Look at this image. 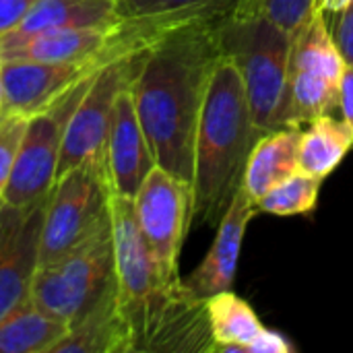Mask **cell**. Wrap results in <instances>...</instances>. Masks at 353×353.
Returning <instances> with one entry per match:
<instances>
[{
  "instance_id": "6da1fadb",
  "label": "cell",
  "mask_w": 353,
  "mask_h": 353,
  "mask_svg": "<svg viewBox=\"0 0 353 353\" xmlns=\"http://www.w3.org/2000/svg\"><path fill=\"white\" fill-rule=\"evenodd\" d=\"M221 21H192L155 41L130 83L134 105L165 172L192 184L194 141L217 60Z\"/></svg>"
},
{
  "instance_id": "7a4b0ae2",
  "label": "cell",
  "mask_w": 353,
  "mask_h": 353,
  "mask_svg": "<svg viewBox=\"0 0 353 353\" xmlns=\"http://www.w3.org/2000/svg\"><path fill=\"white\" fill-rule=\"evenodd\" d=\"M120 310L130 353H217L205 300L157 265L128 196L110 199Z\"/></svg>"
},
{
  "instance_id": "3957f363",
  "label": "cell",
  "mask_w": 353,
  "mask_h": 353,
  "mask_svg": "<svg viewBox=\"0 0 353 353\" xmlns=\"http://www.w3.org/2000/svg\"><path fill=\"white\" fill-rule=\"evenodd\" d=\"M259 137L242 74L221 54L196 128L192 221L217 228L244 182L246 163Z\"/></svg>"
},
{
  "instance_id": "277c9868",
  "label": "cell",
  "mask_w": 353,
  "mask_h": 353,
  "mask_svg": "<svg viewBox=\"0 0 353 353\" xmlns=\"http://www.w3.org/2000/svg\"><path fill=\"white\" fill-rule=\"evenodd\" d=\"M221 54L242 74L261 134L285 126L288 68L294 33L259 12H234L219 23Z\"/></svg>"
},
{
  "instance_id": "5b68a950",
  "label": "cell",
  "mask_w": 353,
  "mask_h": 353,
  "mask_svg": "<svg viewBox=\"0 0 353 353\" xmlns=\"http://www.w3.org/2000/svg\"><path fill=\"white\" fill-rule=\"evenodd\" d=\"M118 288L112 217L108 215L83 242L60 259L39 265L31 298L68 325Z\"/></svg>"
},
{
  "instance_id": "8992f818",
  "label": "cell",
  "mask_w": 353,
  "mask_h": 353,
  "mask_svg": "<svg viewBox=\"0 0 353 353\" xmlns=\"http://www.w3.org/2000/svg\"><path fill=\"white\" fill-rule=\"evenodd\" d=\"M345 66L327 17L316 4L294 33L288 68L285 126L302 128L319 116H339V85Z\"/></svg>"
},
{
  "instance_id": "52a82bcc",
  "label": "cell",
  "mask_w": 353,
  "mask_h": 353,
  "mask_svg": "<svg viewBox=\"0 0 353 353\" xmlns=\"http://www.w3.org/2000/svg\"><path fill=\"white\" fill-rule=\"evenodd\" d=\"M105 155L85 159L62 174L46 201L39 265H48L83 242L110 215Z\"/></svg>"
},
{
  "instance_id": "ba28073f",
  "label": "cell",
  "mask_w": 353,
  "mask_h": 353,
  "mask_svg": "<svg viewBox=\"0 0 353 353\" xmlns=\"http://www.w3.org/2000/svg\"><path fill=\"white\" fill-rule=\"evenodd\" d=\"M95 74L85 77L52 105L27 120V128L17 151L14 168L0 205L31 207L48 199L56 182L58 159L68 120Z\"/></svg>"
},
{
  "instance_id": "9c48e42d",
  "label": "cell",
  "mask_w": 353,
  "mask_h": 353,
  "mask_svg": "<svg viewBox=\"0 0 353 353\" xmlns=\"http://www.w3.org/2000/svg\"><path fill=\"white\" fill-rule=\"evenodd\" d=\"M139 228L168 279H182L178 259L192 221V184L155 165L132 199Z\"/></svg>"
},
{
  "instance_id": "30bf717a",
  "label": "cell",
  "mask_w": 353,
  "mask_h": 353,
  "mask_svg": "<svg viewBox=\"0 0 353 353\" xmlns=\"http://www.w3.org/2000/svg\"><path fill=\"white\" fill-rule=\"evenodd\" d=\"M147 50L114 60L95 74V79L87 87L83 99L77 103L68 120L58 159L56 180L74 165L83 163L85 159L105 155V141L114 112V101L118 93L134 81Z\"/></svg>"
},
{
  "instance_id": "8fae6325",
  "label": "cell",
  "mask_w": 353,
  "mask_h": 353,
  "mask_svg": "<svg viewBox=\"0 0 353 353\" xmlns=\"http://www.w3.org/2000/svg\"><path fill=\"white\" fill-rule=\"evenodd\" d=\"M46 201L31 207L0 205V321L31 292Z\"/></svg>"
},
{
  "instance_id": "7c38bea8",
  "label": "cell",
  "mask_w": 353,
  "mask_h": 353,
  "mask_svg": "<svg viewBox=\"0 0 353 353\" xmlns=\"http://www.w3.org/2000/svg\"><path fill=\"white\" fill-rule=\"evenodd\" d=\"M2 62V60H0ZM103 66L95 60L79 62H37V60H8L2 62L4 110L2 114H17L31 118L62 97L72 85L99 72Z\"/></svg>"
},
{
  "instance_id": "4fadbf2b",
  "label": "cell",
  "mask_w": 353,
  "mask_h": 353,
  "mask_svg": "<svg viewBox=\"0 0 353 353\" xmlns=\"http://www.w3.org/2000/svg\"><path fill=\"white\" fill-rule=\"evenodd\" d=\"M157 165L147 134L143 130L130 85L116 101L105 141V168L112 194L134 199L149 172Z\"/></svg>"
},
{
  "instance_id": "5bb4252c",
  "label": "cell",
  "mask_w": 353,
  "mask_h": 353,
  "mask_svg": "<svg viewBox=\"0 0 353 353\" xmlns=\"http://www.w3.org/2000/svg\"><path fill=\"white\" fill-rule=\"evenodd\" d=\"M256 213V203L248 196L244 186H240L228 211L217 223V236L211 250L207 252L203 263L186 279H182L186 290L194 298L209 300L211 296L230 292L234 288L246 228Z\"/></svg>"
},
{
  "instance_id": "9a60e30c",
  "label": "cell",
  "mask_w": 353,
  "mask_h": 353,
  "mask_svg": "<svg viewBox=\"0 0 353 353\" xmlns=\"http://www.w3.org/2000/svg\"><path fill=\"white\" fill-rule=\"evenodd\" d=\"M217 353H294L281 333L263 325L252 306L232 290L205 300Z\"/></svg>"
},
{
  "instance_id": "2e32d148",
  "label": "cell",
  "mask_w": 353,
  "mask_h": 353,
  "mask_svg": "<svg viewBox=\"0 0 353 353\" xmlns=\"http://www.w3.org/2000/svg\"><path fill=\"white\" fill-rule=\"evenodd\" d=\"M120 19L118 0H37L21 23L0 37V46L52 29H108Z\"/></svg>"
},
{
  "instance_id": "e0dca14e",
  "label": "cell",
  "mask_w": 353,
  "mask_h": 353,
  "mask_svg": "<svg viewBox=\"0 0 353 353\" xmlns=\"http://www.w3.org/2000/svg\"><path fill=\"white\" fill-rule=\"evenodd\" d=\"M302 128L288 126L269 130L259 137L244 172V190L259 203L271 188L300 170Z\"/></svg>"
},
{
  "instance_id": "ac0fdd59",
  "label": "cell",
  "mask_w": 353,
  "mask_h": 353,
  "mask_svg": "<svg viewBox=\"0 0 353 353\" xmlns=\"http://www.w3.org/2000/svg\"><path fill=\"white\" fill-rule=\"evenodd\" d=\"M52 353H130L118 288L70 323L66 337Z\"/></svg>"
},
{
  "instance_id": "d6986e66",
  "label": "cell",
  "mask_w": 353,
  "mask_h": 353,
  "mask_svg": "<svg viewBox=\"0 0 353 353\" xmlns=\"http://www.w3.org/2000/svg\"><path fill=\"white\" fill-rule=\"evenodd\" d=\"M70 325L43 310L31 292L0 321V353H52Z\"/></svg>"
},
{
  "instance_id": "ffe728a7",
  "label": "cell",
  "mask_w": 353,
  "mask_h": 353,
  "mask_svg": "<svg viewBox=\"0 0 353 353\" xmlns=\"http://www.w3.org/2000/svg\"><path fill=\"white\" fill-rule=\"evenodd\" d=\"M353 147V126L341 116H319L300 139V170L327 178Z\"/></svg>"
},
{
  "instance_id": "44dd1931",
  "label": "cell",
  "mask_w": 353,
  "mask_h": 353,
  "mask_svg": "<svg viewBox=\"0 0 353 353\" xmlns=\"http://www.w3.org/2000/svg\"><path fill=\"white\" fill-rule=\"evenodd\" d=\"M323 178L298 170L275 188H271L263 199H259L256 209L261 213H271L279 217L306 215L316 209Z\"/></svg>"
},
{
  "instance_id": "7402d4cb",
  "label": "cell",
  "mask_w": 353,
  "mask_h": 353,
  "mask_svg": "<svg viewBox=\"0 0 353 353\" xmlns=\"http://www.w3.org/2000/svg\"><path fill=\"white\" fill-rule=\"evenodd\" d=\"M242 0H118L122 17L184 12L205 21H223L236 12Z\"/></svg>"
},
{
  "instance_id": "603a6c76",
  "label": "cell",
  "mask_w": 353,
  "mask_h": 353,
  "mask_svg": "<svg viewBox=\"0 0 353 353\" xmlns=\"http://www.w3.org/2000/svg\"><path fill=\"white\" fill-rule=\"evenodd\" d=\"M314 6L316 0H242L236 12L265 14L290 33H296Z\"/></svg>"
},
{
  "instance_id": "cb8c5ba5",
  "label": "cell",
  "mask_w": 353,
  "mask_h": 353,
  "mask_svg": "<svg viewBox=\"0 0 353 353\" xmlns=\"http://www.w3.org/2000/svg\"><path fill=\"white\" fill-rule=\"evenodd\" d=\"M27 120L29 118L17 114H4L0 120V203L14 168L17 151L27 128Z\"/></svg>"
},
{
  "instance_id": "d4e9b609",
  "label": "cell",
  "mask_w": 353,
  "mask_h": 353,
  "mask_svg": "<svg viewBox=\"0 0 353 353\" xmlns=\"http://www.w3.org/2000/svg\"><path fill=\"white\" fill-rule=\"evenodd\" d=\"M331 35L345 60V64L353 66V0L335 14V25L331 27Z\"/></svg>"
},
{
  "instance_id": "484cf974",
  "label": "cell",
  "mask_w": 353,
  "mask_h": 353,
  "mask_svg": "<svg viewBox=\"0 0 353 353\" xmlns=\"http://www.w3.org/2000/svg\"><path fill=\"white\" fill-rule=\"evenodd\" d=\"M37 0H0V37L21 23Z\"/></svg>"
},
{
  "instance_id": "4316f807",
  "label": "cell",
  "mask_w": 353,
  "mask_h": 353,
  "mask_svg": "<svg viewBox=\"0 0 353 353\" xmlns=\"http://www.w3.org/2000/svg\"><path fill=\"white\" fill-rule=\"evenodd\" d=\"M339 116L353 126V66H345L339 85Z\"/></svg>"
},
{
  "instance_id": "83f0119b",
  "label": "cell",
  "mask_w": 353,
  "mask_h": 353,
  "mask_svg": "<svg viewBox=\"0 0 353 353\" xmlns=\"http://www.w3.org/2000/svg\"><path fill=\"white\" fill-rule=\"evenodd\" d=\"M316 4L323 8V12L325 14H337V12H341L347 4H350V0H316Z\"/></svg>"
},
{
  "instance_id": "f1b7e54d",
  "label": "cell",
  "mask_w": 353,
  "mask_h": 353,
  "mask_svg": "<svg viewBox=\"0 0 353 353\" xmlns=\"http://www.w3.org/2000/svg\"><path fill=\"white\" fill-rule=\"evenodd\" d=\"M4 110V85H2V62H0V114Z\"/></svg>"
},
{
  "instance_id": "f546056e",
  "label": "cell",
  "mask_w": 353,
  "mask_h": 353,
  "mask_svg": "<svg viewBox=\"0 0 353 353\" xmlns=\"http://www.w3.org/2000/svg\"><path fill=\"white\" fill-rule=\"evenodd\" d=\"M2 116H4V114H0V120H2Z\"/></svg>"
}]
</instances>
